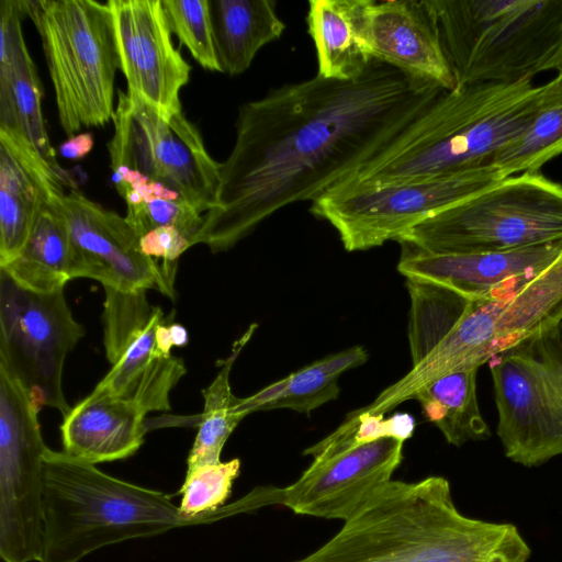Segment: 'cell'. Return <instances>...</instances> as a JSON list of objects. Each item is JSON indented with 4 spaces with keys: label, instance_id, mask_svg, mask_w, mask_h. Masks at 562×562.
I'll return each instance as SVG.
<instances>
[{
    "label": "cell",
    "instance_id": "6da1fadb",
    "mask_svg": "<svg viewBox=\"0 0 562 562\" xmlns=\"http://www.w3.org/2000/svg\"><path fill=\"white\" fill-rule=\"evenodd\" d=\"M373 60L342 81L318 75L239 106L220 165L216 204L194 238L226 251L281 209L314 202L352 177L443 92Z\"/></svg>",
    "mask_w": 562,
    "mask_h": 562
},
{
    "label": "cell",
    "instance_id": "7a4b0ae2",
    "mask_svg": "<svg viewBox=\"0 0 562 562\" xmlns=\"http://www.w3.org/2000/svg\"><path fill=\"white\" fill-rule=\"evenodd\" d=\"M518 528L464 516L442 476L391 481L327 542L293 562H529Z\"/></svg>",
    "mask_w": 562,
    "mask_h": 562
},
{
    "label": "cell",
    "instance_id": "3957f363",
    "mask_svg": "<svg viewBox=\"0 0 562 562\" xmlns=\"http://www.w3.org/2000/svg\"><path fill=\"white\" fill-rule=\"evenodd\" d=\"M539 89L531 80H521L446 90L340 184L418 181L488 166L530 123Z\"/></svg>",
    "mask_w": 562,
    "mask_h": 562
},
{
    "label": "cell",
    "instance_id": "277c9868",
    "mask_svg": "<svg viewBox=\"0 0 562 562\" xmlns=\"http://www.w3.org/2000/svg\"><path fill=\"white\" fill-rule=\"evenodd\" d=\"M241 513L238 502L188 516L160 491L114 477L47 447L40 562H81L94 551Z\"/></svg>",
    "mask_w": 562,
    "mask_h": 562
},
{
    "label": "cell",
    "instance_id": "5b68a950",
    "mask_svg": "<svg viewBox=\"0 0 562 562\" xmlns=\"http://www.w3.org/2000/svg\"><path fill=\"white\" fill-rule=\"evenodd\" d=\"M456 88L562 70V0H431Z\"/></svg>",
    "mask_w": 562,
    "mask_h": 562
},
{
    "label": "cell",
    "instance_id": "8992f818",
    "mask_svg": "<svg viewBox=\"0 0 562 562\" xmlns=\"http://www.w3.org/2000/svg\"><path fill=\"white\" fill-rule=\"evenodd\" d=\"M24 8L42 41L65 134L112 121L119 59L108 2L24 0Z\"/></svg>",
    "mask_w": 562,
    "mask_h": 562
},
{
    "label": "cell",
    "instance_id": "52a82bcc",
    "mask_svg": "<svg viewBox=\"0 0 562 562\" xmlns=\"http://www.w3.org/2000/svg\"><path fill=\"white\" fill-rule=\"evenodd\" d=\"M562 240V184L539 171L503 179L404 233L427 254L505 251Z\"/></svg>",
    "mask_w": 562,
    "mask_h": 562
},
{
    "label": "cell",
    "instance_id": "ba28073f",
    "mask_svg": "<svg viewBox=\"0 0 562 562\" xmlns=\"http://www.w3.org/2000/svg\"><path fill=\"white\" fill-rule=\"evenodd\" d=\"M108 143L115 189L138 180L157 182L204 214L216 204L220 165L182 111L166 114L132 92H117Z\"/></svg>",
    "mask_w": 562,
    "mask_h": 562
},
{
    "label": "cell",
    "instance_id": "9c48e42d",
    "mask_svg": "<svg viewBox=\"0 0 562 562\" xmlns=\"http://www.w3.org/2000/svg\"><path fill=\"white\" fill-rule=\"evenodd\" d=\"M491 374L505 456L531 468L562 454V321L496 355Z\"/></svg>",
    "mask_w": 562,
    "mask_h": 562
},
{
    "label": "cell",
    "instance_id": "30bf717a",
    "mask_svg": "<svg viewBox=\"0 0 562 562\" xmlns=\"http://www.w3.org/2000/svg\"><path fill=\"white\" fill-rule=\"evenodd\" d=\"M507 177L493 165L418 181L340 184L315 200L311 213L327 221L348 251L396 240L428 217L469 199Z\"/></svg>",
    "mask_w": 562,
    "mask_h": 562
},
{
    "label": "cell",
    "instance_id": "8fae6325",
    "mask_svg": "<svg viewBox=\"0 0 562 562\" xmlns=\"http://www.w3.org/2000/svg\"><path fill=\"white\" fill-rule=\"evenodd\" d=\"M85 335L64 290L36 293L0 269V367L24 387L34 406L71 409L63 391L67 355Z\"/></svg>",
    "mask_w": 562,
    "mask_h": 562
},
{
    "label": "cell",
    "instance_id": "7c38bea8",
    "mask_svg": "<svg viewBox=\"0 0 562 562\" xmlns=\"http://www.w3.org/2000/svg\"><path fill=\"white\" fill-rule=\"evenodd\" d=\"M24 387L0 367V557L40 562L44 454L47 449Z\"/></svg>",
    "mask_w": 562,
    "mask_h": 562
},
{
    "label": "cell",
    "instance_id": "4fadbf2b",
    "mask_svg": "<svg viewBox=\"0 0 562 562\" xmlns=\"http://www.w3.org/2000/svg\"><path fill=\"white\" fill-rule=\"evenodd\" d=\"M525 282L510 281L485 297L470 300L463 308L435 305L413 315L408 323L412 370L363 409L385 414L437 378L493 359L498 316L510 293Z\"/></svg>",
    "mask_w": 562,
    "mask_h": 562
},
{
    "label": "cell",
    "instance_id": "5bb4252c",
    "mask_svg": "<svg viewBox=\"0 0 562 562\" xmlns=\"http://www.w3.org/2000/svg\"><path fill=\"white\" fill-rule=\"evenodd\" d=\"M103 344L111 370L88 395L131 401L146 413L170 409V392L186 374L184 362L164 356L156 329L165 315L146 290L125 293L104 288Z\"/></svg>",
    "mask_w": 562,
    "mask_h": 562
},
{
    "label": "cell",
    "instance_id": "9a60e30c",
    "mask_svg": "<svg viewBox=\"0 0 562 562\" xmlns=\"http://www.w3.org/2000/svg\"><path fill=\"white\" fill-rule=\"evenodd\" d=\"M403 442L386 437L314 458L291 485L255 488L256 506L280 504L299 515L346 521L392 481Z\"/></svg>",
    "mask_w": 562,
    "mask_h": 562
},
{
    "label": "cell",
    "instance_id": "2e32d148",
    "mask_svg": "<svg viewBox=\"0 0 562 562\" xmlns=\"http://www.w3.org/2000/svg\"><path fill=\"white\" fill-rule=\"evenodd\" d=\"M60 207L74 243L72 279H94L125 293L155 289L175 297L176 272L142 252L140 237L125 217L76 189L65 193Z\"/></svg>",
    "mask_w": 562,
    "mask_h": 562
},
{
    "label": "cell",
    "instance_id": "e0dca14e",
    "mask_svg": "<svg viewBox=\"0 0 562 562\" xmlns=\"http://www.w3.org/2000/svg\"><path fill=\"white\" fill-rule=\"evenodd\" d=\"M119 69L127 91L162 113L182 111L191 66L171 38L161 0H109Z\"/></svg>",
    "mask_w": 562,
    "mask_h": 562
},
{
    "label": "cell",
    "instance_id": "ac0fdd59",
    "mask_svg": "<svg viewBox=\"0 0 562 562\" xmlns=\"http://www.w3.org/2000/svg\"><path fill=\"white\" fill-rule=\"evenodd\" d=\"M70 184L22 134L0 125V267L16 257L40 213L58 205Z\"/></svg>",
    "mask_w": 562,
    "mask_h": 562
},
{
    "label": "cell",
    "instance_id": "d6986e66",
    "mask_svg": "<svg viewBox=\"0 0 562 562\" xmlns=\"http://www.w3.org/2000/svg\"><path fill=\"white\" fill-rule=\"evenodd\" d=\"M370 41L373 59L445 90L456 89L431 0H374Z\"/></svg>",
    "mask_w": 562,
    "mask_h": 562
},
{
    "label": "cell",
    "instance_id": "ffe728a7",
    "mask_svg": "<svg viewBox=\"0 0 562 562\" xmlns=\"http://www.w3.org/2000/svg\"><path fill=\"white\" fill-rule=\"evenodd\" d=\"M397 270L468 299L485 297L510 281L531 279L562 252V240L505 251L427 254L403 248Z\"/></svg>",
    "mask_w": 562,
    "mask_h": 562
},
{
    "label": "cell",
    "instance_id": "44dd1931",
    "mask_svg": "<svg viewBox=\"0 0 562 562\" xmlns=\"http://www.w3.org/2000/svg\"><path fill=\"white\" fill-rule=\"evenodd\" d=\"M24 0H0V125L22 134L63 178L42 111V89L21 30Z\"/></svg>",
    "mask_w": 562,
    "mask_h": 562
},
{
    "label": "cell",
    "instance_id": "7402d4cb",
    "mask_svg": "<svg viewBox=\"0 0 562 562\" xmlns=\"http://www.w3.org/2000/svg\"><path fill=\"white\" fill-rule=\"evenodd\" d=\"M146 414L131 401L87 396L64 417L63 451L94 465L126 459L144 442Z\"/></svg>",
    "mask_w": 562,
    "mask_h": 562
},
{
    "label": "cell",
    "instance_id": "603a6c76",
    "mask_svg": "<svg viewBox=\"0 0 562 562\" xmlns=\"http://www.w3.org/2000/svg\"><path fill=\"white\" fill-rule=\"evenodd\" d=\"M374 0H311L307 29L314 42L317 74L350 81L372 64L370 16Z\"/></svg>",
    "mask_w": 562,
    "mask_h": 562
},
{
    "label": "cell",
    "instance_id": "cb8c5ba5",
    "mask_svg": "<svg viewBox=\"0 0 562 562\" xmlns=\"http://www.w3.org/2000/svg\"><path fill=\"white\" fill-rule=\"evenodd\" d=\"M221 72L240 75L285 29L271 0H209Z\"/></svg>",
    "mask_w": 562,
    "mask_h": 562
},
{
    "label": "cell",
    "instance_id": "d4e9b609",
    "mask_svg": "<svg viewBox=\"0 0 562 562\" xmlns=\"http://www.w3.org/2000/svg\"><path fill=\"white\" fill-rule=\"evenodd\" d=\"M60 203L40 213L20 252L0 267L25 290L53 293L72 280L74 243Z\"/></svg>",
    "mask_w": 562,
    "mask_h": 562
},
{
    "label": "cell",
    "instance_id": "484cf974",
    "mask_svg": "<svg viewBox=\"0 0 562 562\" xmlns=\"http://www.w3.org/2000/svg\"><path fill=\"white\" fill-rule=\"evenodd\" d=\"M367 360V350L361 346L326 356L249 397L239 398L237 409L244 417L256 411L278 408L308 414L336 400L339 395V376Z\"/></svg>",
    "mask_w": 562,
    "mask_h": 562
},
{
    "label": "cell",
    "instance_id": "4316f807",
    "mask_svg": "<svg viewBox=\"0 0 562 562\" xmlns=\"http://www.w3.org/2000/svg\"><path fill=\"white\" fill-rule=\"evenodd\" d=\"M477 369L469 368L439 376L411 396L420 404L425 418L439 428L450 445L457 447L491 437L477 404Z\"/></svg>",
    "mask_w": 562,
    "mask_h": 562
},
{
    "label": "cell",
    "instance_id": "83f0119b",
    "mask_svg": "<svg viewBox=\"0 0 562 562\" xmlns=\"http://www.w3.org/2000/svg\"><path fill=\"white\" fill-rule=\"evenodd\" d=\"M562 321V252L506 300L495 327L494 357Z\"/></svg>",
    "mask_w": 562,
    "mask_h": 562
},
{
    "label": "cell",
    "instance_id": "f1b7e54d",
    "mask_svg": "<svg viewBox=\"0 0 562 562\" xmlns=\"http://www.w3.org/2000/svg\"><path fill=\"white\" fill-rule=\"evenodd\" d=\"M539 87L530 123L492 160L505 177L539 171L562 154V70Z\"/></svg>",
    "mask_w": 562,
    "mask_h": 562
},
{
    "label": "cell",
    "instance_id": "f546056e",
    "mask_svg": "<svg viewBox=\"0 0 562 562\" xmlns=\"http://www.w3.org/2000/svg\"><path fill=\"white\" fill-rule=\"evenodd\" d=\"M256 324L235 342L231 355L222 361L213 382L202 391L204 409L199 430L189 452L187 470L221 462V453L228 437L244 416L238 412L236 397L231 390L229 373L244 346L252 336Z\"/></svg>",
    "mask_w": 562,
    "mask_h": 562
},
{
    "label": "cell",
    "instance_id": "4dcf8cb0",
    "mask_svg": "<svg viewBox=\"0 0 562 562\" xmlns=\"http://www.w3.org/2000/svg\"><path fill=\"white\" fill-rule=\"evenodd\" d=\"M415 419L407 413H396L385 418L384 414H372L363 408L348 415L333 434L307 448L303 454L314 458L330 456L381 438L402 441L412 437Z\"/></svg>",
    "mask_w": 562,
    "mask_h": 562
},
{
    "label": "cell",
    "instance_id": "1f68e13d",
    "mask_svg": "<svg viewBox=\"0 0 562 562\" xmlns=\"http://www.w3.org/2000/svg\"><path fill=\"white\" fill-rule=\"evenodd\" d=\"M168 25L195 61L220 71L209 0H161Z\"/></svg>",
    "mask_w": 562,
    "mask_h": 562
},
{
    "label": "cell",
    "instance_id": "d6a6232c",
    "mask_svg": "<svg viewBox=\"0 0 562 562\" xmlns=\"http://www.w3.org/2000/svg\"><path fill=\"white\" fill-rule=\"evenodd\" d=\"M239 471L240 460L237 458L187 470L178 492L181 495L180 510L188 516H201L225 506Z\"/></svg>",
    "mask_w": 562,
    "mask_h": 562
},
{
    "label": "cell",
    "instance_id": "836d02e7",
    "mask_svg": "<svg viewBox=\"0 0 562 562\" xmlns=\"http://www.w3.org/2000/svg\"><path fill=\"white\" fill-rule=\"evenodd\" d=\"M125 218L139 237L162 226L176 227L194 238L203 224V214L182 199L161 195L127 198Z\"/></svg>",
    "mask_w": 562,
    "mask_h": 562
},
{
    "label": "cell",
    "instance_id": "e575fe53",
    "mask_svg": "<svg viewBox=\"0 0 562 562\" xmlns=\"http://www.w3.org/2000/svg\"><path fill=\"white\" fill-rule=\"evenodd\" d=\"M140 250L147 257L162 260L166 269L176 272L179 257L191 246L192 240L176 227L155 228L139 238Z\"/></svg>",
    "mask_w": 562,
    "mask_h": 562
},
{
    "label": "cell",
    "instance_id": "d590c367",
    "mask_svg": "<svg viewBox=\"0 0 562 562\" xmlns=\"http://www.w3.org/2000/svg\"><path fill=\"white\" fill-rule=\"evenodd\" d=\"M167 318L165 317L156 329V346L164 356L170 357L171 349L186 346L189 336L186 327Z\"/></svg>",
    "mask_w": 562,
    "mask_h": 562
},
{
    "label": "cell",
    "instance_id": "8d00e7d4",
    "mask_svg": "<svg viewBox=\"0 0 562 562\" xmlns=\"http://www.w3.org/2000/svg\"><path fill=\"white\" fill-rule=\"evenodd\" d=\"M93 147V136L91 133H79L68 137L59 146V153L63 157L71 160L82 159Z\"/></svg>",
    "mask_w": 562,
    "mask_h": 562
}]
</instances>
